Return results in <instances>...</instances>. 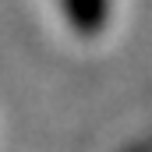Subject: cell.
<instances>
[{
    "instance_id": "1",
    "label": "cell",
    "mask_w": 152,
    "mask_h": 152,
    "mask_svg": "<svg viewBox=\"0 0 152 152\" xmlns=\"http://www.w3.org/2000/svg\"><path fill=\"white\" fill-rule=\"evenodd\" d=\"M67 7H71V14L81 21V18H96L103 11V0H67Z\"/></svg>"
}]
</instances>
